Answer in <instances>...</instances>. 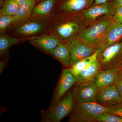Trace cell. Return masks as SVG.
I'll list each match as a JSON object with an SVG mask.
<instances>
[{"label":"cell","instance_id":"cell-1","mask_svg":"<svg viewBox=\"0 0 122 122\" xmlns=\"http://www.w3.org/2000/svg\"><path fill=\"white\" fill-rule=\"evenodd\" d=\"M73 92L70 91L63 97L46 111H42V121L45 122H59L71 113L75 103Z\"/></svg>","mask_w":122,"mask_h":122},{"label":"cell","instance_id":"cell-2","mask_svg":"<svg viewBox=\"0 0 122 122\" xmlns=\"http://www.w3.org/2000/svg\"><path fill=\"white\" fill-rule=\"evenodd\" d=\"M107 107L96 102L81 103L76 102L68 121L70 122H96L97 116L99 114L107 112Z\"/></svg>","mask_w":122,"mask_h":122},{"label":"cell","instance_id":"cell-3","mask_svg":"<svg viewBox=\"0 0 122 122\" xmlns=\"http://www.w3.org/2000/svg\"><path fill=\"white\" fill-rule=\"evenodd\" d=\"M99 61L100 70L110 68L122 69V42L109 46L101 54Z\"/></svg>","mask_w":122,"mask_h":122},{"label":"cell","instance_id":"cell-4","mask_svg":"<svg viewBox=\"0 0 122 122\" xmlns=\"http://www.w3.org/2000/svg\"><path fill=\"white\" fill-rule=\"evenodd\" d=\"M110 24L108 20L99 22L89 28L81 31L79 36V40L96 51L99 40L110 25Z\"/></svg>","mask_w":122,"mask_h":122},{"label":"cell","instance_id":"cell-5","mask_svg":"<svg viewBox=\"0 0 122 122\" xmlns=\"http://www.w3.org/2000/svg\"><path fill=\"white\" fill-rule=\"evenodd\" d=\"M97 91L95 82L90 81L76 84L72 92L76 102L82 103L95 102Z\"/></svg>","mask_w":122,"mask_h":122},{"label":"cell","instance_id":"cell-6","mask_svg":"<svg viewBox=\"0 0 122 122\" xmlns=\"http://www.w3.org/2000/svg\"><path fill=\"white\" fill-rule=\"evenodd\" d=\"M95 102L103 106L109 107L120 104L122 102V99L120 93L114 85L98 90Z\"/></svg>","mask_w":122,"mask_h":122},{"label":"cell","instance_id":"cell-7","mask_svg":"<svg viewBox=\"0 0 122 122\" xmlns=\"http://www.w3.org/2000/svg\"><path fill=\"white\" fill-rule=\"evenodd\" d=\"M122 38V24H115L110 25L101 39L96 47L98 58L103 51L109 46L118 43Z\"/></svg>","mask_w":122,"mask_h":122},{"label":"cell","instance_id":"cell-8","mask_svg":"<svg viewBox=\"0 0 122 122\" xmlns=\"http://www.w3.org/2000/svg\"><path fill=\"white\" fill-rule=\"evenodd\" d=\"M77 77L73 73L70 68L64 70L61 75L51 105L63 97L72 86L77 83Z\"/></svg>","mask_w":122,"mask_h":122},{"label":"cell","instance_id":"cell-9","mask_svg":"<svg viewBox=\"0 0 122 122\" xmlns=\"http://www.w3.org/2000/svg\"><path fill=\"white\" fill-rule=\"evenodd\" d=\"M71 59L70 66L94 54L96 51L83 44L79 39H74L70 43Z\"/></svg>","mask_w":122,"mask_h":122},{"label":"cell","instance_id":"cell-10","mask_svg":"<svg viewBox=\"0 0 122 122\" xmlns=\"http://www.w3.org/2000/svg\"><path fill=\"white\" fill-rule=\"evenodd\" d=\"M120 70L118 68H110L99 71L95 78L98 90L105 86L114 85Z\"/></svg>","mask_w":122,"mask_h":122},{"label":"cell","instance_id":"cell-11","mask_svg":"<svg viewBox=\"0 0 122 122\" xmlns=\"http://www.w3.org/2000/svg\"><path fill=\"white\" fill-rule=\"evenodd\" d=\"M114 5L107 2L104 4L95 5L94 7L86 10L83 12L85 17L90 20H94L98 17L105 15H114Z\"/></svg>","mask_w":122,"mask_h":122},{"label":"cell","instance_id":"cell-12","mask_svg":"<svg viewBox=\"0 0 122 122\" xmlns=\"http://www.w3.org/2000/svg\"><path fill=\"white\" fill-rule=\"evenodd\" d=\"M54 56L66 66H70L71 54L70 44L59 43L55 49L49 51Z\"/></svg>","mask_w":122,"mask_h":122},{"label":"cell","instance_id":"cell-13","mask_svg":"<svg viewBox=\"0 0 122 122\" xmlns=\"http://www.w3.org/2000/svg\"><path fill=\"white\" fill-rule=\"evenodd\" d=\"M100 70V63L98 59L81 71L77 77L76 84L87 81L95 82V76Z\"/></svg>","mask_w":122,"mask_h":122},{"label":"cell","instance_id":"cell-14","mask_svg":"<svg viewBox=\"0 0 122 122\" xmlns=\"http://www.w3.org/2000/svg\"><path fill=\"white\" fill-rule=\"evenodd\" d=\"M35 0H25L19 5L16 14L15 23L22 21L28 18L35 8Z\"/></svg>","mask_w":122,"mask_h":122},{"label":"cell","instance_id":"cell-15","mask_svg":"<svg viewBox=\"0 0 122 122\" xmlns=\"http://www.w3.org/2000/svg\"><path fill=\"white\" fill-rule=\"evenodd\" d=\"M94 0H68L61 5L63 11L74 12L81 11L91 4Z\"/></svg>","mask_w":122,"mask_h":122},{"label":"cell","instance_id":"cell-16","mask_svg":"<svg viewBox=\"0 0 122 122\" xmlns=\"http://www.w3.org/2000/svg\"><path fill=\"white\" fill-rule=\"evenodd\" d=\"M33 42L40 48L48 52L55 49L59 44L56 38L50 36H45L36 38Z\"/></svg>","mask_w":122,"mask_h":122},{"label":"cell","instance_id":"cell-17","mask_svg":"<svg viewBox=\"0 0 122 122\" xmlns=\"http://www.w3.org/2000/svg\"><path fill=\"white\" fill-rule=\"evenodd\" d=\"M98 59V52L96 51L93 54L76 62L71 66L70 69L73 73L77 77L81 71L88 67Z\"/></svg>","mask_w":122,"mask_h":122},{"label":"cell","instance_id":"cell-18","mask_svg":"<svg viewBox=\"0 0 122 122\" xmlns=\"http://www.w3.org/2000/svg\"><path fill=\"white\" fill-rule=\"evenodd\" d=\"M44 25L37 22H30L21 25L16 29L17 32L25 35H30L39 32L43 29Z\"/></svg>","mask_w":122,"mask_h":122},{"label":"cell","instance_id":"cell-19","mask_svg":"<svg viewBox=\"0 0 122 122\" xmlns=\"http://www.w3.org/2000/svg\"><path fill=\"white\" fill-rule=\"evenodd\" d=\"M79 26L73 22H68L62 24L57 27V33L62 37L68 38L77 32Z\"/></svg>","mask_w":122,"mask_h":122},{"label":"cell","instance_id":"cell-20","mask_svg":"<svg viewBox=\"0 0 122 122\" xmlns=\"http://www.w3.org/2000/svg\"><path fill=\"white\" fill-rule=\"evenodd\" d=\"M55 1V0H41L34 8L33 14L37 16L47 15L52 10Z\"/></svg>","mask_w":122,"mask_h":122},{"label":"cell","instance_id":"cell-21","mask_svg":"<svg viewBox=\"0 0 122 122\" xmlns=\"http://www.w3.org/2000/svg\"><path fill=\"white\" fill-rule=\"evenodd\" d=\"M19 5L15 0H9L4 2L0 11V15L14 16L16 13Z\"/></svg>","mask_w":122,"mask_h":122},{"label":"cell","instance_id":"cell-22","mask_svg":"<svg viewBox=\"0 0 122 122\" xmlns=\"http://www.w3.org/2000/svg\"><path fill=\"white\" fill-rule=\"evenodd\" d=\"M20 39L8 36L5 35L0 36V53L1 55L4 54L9 48L14 45L17 44Z\"/></svg>","mask_w":122,"mask_h":122},{"label":"cell","instance_id":"cell-23","mask_svg":"<svg viewBox=\"0 0 122 122\" xmlns=\"http://www.w3.org/2000/svg\"><path fill=\"white\" fill-rule=\"evenodd\" d=\"M97 122H122V117L107 112L99 114L96 117Z\"/></svg>","mask_w":122,"mask_h":122},{"label":"cell","instance_id":"cell-24","mask_svg":"<svg viewBox=\"0 0 122 122\" xmlns=\"http://www.w3.org/2000/svg\"><path fill=\"white\" fill-rule=\"evenodd\" d=\"M14 16L0 15V30H4L11 24L15 23Z\"/></svg>","mask_w":122,"mask_h":122},{"label":"cell","instance_id":"cell-25","mask_svg":"<svg viewBox=\"0 0 122 122\" xmlns=\"http://www.w3.org/2000/svg\"><path fill=\"white\" fill-rule=\"evenodd\" d=\"M107 112L122 117V102L118 105L107 107Z\"/></svg>","mask_w":122,"mask_h":122},{"label":"cell","instance_id":"cell-26","mask_svg":"<svg viewBox=\"0 0 122 122\" xmlns=\"http://www.w3.org/2000/svg\"><path fill=\"white\" fill-rule=\"evenodd\" d=\"M114 15V20L116 23L122 24V7L115 6Z\"/></svg>","mask_w":122,"mask_h":122},{"label":"cell","instance_id":"cell-27","mask_svg":"<svg viewBox=\"0 0 122 122\" xmlns=\"http://www.w3.org/2000/svg\"><path fill=\"white\" fill-rule=\"evenodd\" d=\"M119 92L122 99V70H121L119 72L117 79L114 84Z\"/></svg>","mask_w":122,"mask_h":122},{"label":"cell","instance_id":"cell-28","mask_svg":"<svg viewBox=\"0 0 122 122\" xmlns=\"http://www.w3.org/2000/svg\"><path fill=\"white\" fill-rule=\"evenodd\" d=\"M108 0H94V5L104 4L107 2Z\"/></svg>","mask_w":122,"mask_h":122},{"label":"cell","instance_id":"cell-29","mask_svg":"<svg viewBox=\"0 0 122 122\" xmlns=\"http://www.w3.org/2000/svg\"><path fill=\"white\" fill-rule=\"evenodd\" d=\"M5 62L4 61H1L0 62V73L3 71L4 70V69L5 66Z\"/></svg>","mask_w":122,"mask_h":122},{"label":"cell","instance_id":"cell-30","mask_svg":"<svg viewBox=\"0 0 122 122\" xmlns=\"http://www.w3.org/2000/svg\"><path fill=\"white\" fill-rule=\"evenodd\" d=\"M115 6H120L122 7V0H115Z\"/></svg>","mask_w":122,"mask_h":122},{"label":"cell","instance_id":"cell-31","mask_svg":"<svg viewBox=\"0 0 122 122\" xmlns=\"http://www.w3.org/2000/svg\"><path fill=\"white\" fill-rule=\"evenodd\" d=\"M15 0L17 2V3L18 4V5H20L21 4L23 3L25 0Z\"/></svg>","mask_w":122,"mask_h":122},{"label":"cell","instance_id":"cell-32","mask_svg":"<svg viewBox=\"0 0 122 122\" xmlns=\"http://www.w3.org/2000/svg\"><path fill=\"white\" fill-rule=\"evenodd\" d=\"M36 0V1H37V2H39L40 0Z\"/></svg>","mask_w":122,"mask_h":122},{"label":"cell","instance_id":"cell-33","mask_svg":"<svg viewBox=\"0 0 122 122\" xmlns=\"http://www.w3.org/2000/svg\"><path fill=\"white\" fill-rule=\"evenodd\" d=\"M8 0H4V2H6V1H7Z\"/></svg>","mask_w":122,"mask_h":122},{"label":"cell","instance_id":"cell-34","mask_svg":"<svg viewBox=\"0 0 122 122\" xmlns=\"http://www.w3.org/2000/svg\"></svg>","mask_w":122,"mask_h":122}]
</instances>
